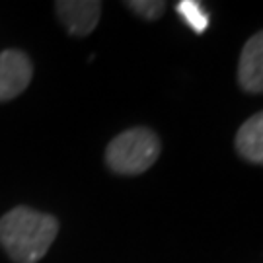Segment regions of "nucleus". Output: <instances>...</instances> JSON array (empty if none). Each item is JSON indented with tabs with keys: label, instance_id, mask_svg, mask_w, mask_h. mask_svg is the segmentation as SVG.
<instances>
[{
	"label": "nucleus",
	"instance_id": "obj_3",
	"mask_svg": "<svg viewBox=\"0 0 263 263\" xmlns=\"http://www.w3.org/2000/svg\"><path fill=\"white\" fill-rule=\"evenodd\" d=\"M33 66L22 51H2L0 53V102H10L20 96L31 82Z\"/></svg>",
	"mask_w": 263,
	"mask_h": 263
},
{
	"label": "nucleus",
	"instance_id": "obj_1",
	"mask_svg": "<svg viewBox=\"0 0 263 263\" xmlns=\"http://www.w3.org/2000/svg\"><path fill=\"white\" fill-rule=\"evenodd\" d=\"M59 232L55 216L16 207L0 218V244L16 263H37Z\"/></svg>",
	"mask_w": 263,
	"mask_h": 263
},
{
	"label": "nucleus",
	"instance_id": "obj_4",
	"mask_svg": "<svg viewBox=\"0 0 263 263\" xmlns=\"http://www.w3.org/2000/svg\"><path fill=\"white\" fill-rule=\"evenodd\" d=\"M55 8L61 22L68 29V33L74 37H84L94 31L100 22L102 2H98V0H59Z\"/></svg>",
	"mask_w": 263,
	"mask_h": 263
},
{
	"label": "nucleus",
	"instance_id": "obj_7",
	"mask_svg": "<svg viewBox=\"0 0 263 263\" xmlns=\"http://www.w3.org/2000/svg\"><path fill=\"white\" fill-rule=\"evenodd\" d=\"M176 10L195 33H203L209 28V14L197 0H181V2H178Z\"/></svg>",
	"mask_w": 263,
	"mask_h": 263
},
{
	"label": "nucleus",
	"instance_id": "obj_2",
	"mask_svg": "<svg viewBox=\"0 0 263 263\" xmlns=\"http://www.w3.org/2000/svg\"><path fill=\"white\" fill-rule=\"evenodd\" d=\"M160 156L158 137L144 127L121 133L107 144L105 162L115 174L137 176L151 168Z\"/></svg>",
	"mask_w": 263,
	"mask_h": 263
},
{
	"label": "nucleus",
	"instance_id": "obj_6",
	"mask_svg": "<svg viewBox=\"0 0 263 263\" xmlns=\"http://www.w3.org/2000/svg\"><path fill=\"white\" fill-rule=\"evenodd\" d=\"M236 151L248 162L263 166V111L252 115L236 133Z\"/></svg>",
	"mask_w": 263,
	"mask_h": 263
},
{
	"label": "nucleus",
	"instance_id": "obj_5",
	"mask_svg": "<svg viewBox=\"0 0 263 263\" xmlns=\"http://www.w3.org/2000/svg\"><path fill=\"white\" fill-rule=\"evenodd\" d=\"M238 82L250 94H263V31L252 35L242 49Z\"/></svg>",
	"mask_w": 263,
	"mask_h": 263
},
{
	"label": "nucleus",
	"instance_id": "obj_8",
	"mask_svg": "<svg viewBox=\"0 0 263 263\" xmlns=\"http://www.w3.org/2000/svg\"><path fill=\"white\" fill-rule=\"evenodd\" d=\"M127 6L141 18L154 22L164 14L166 2H162V0H131V2H127Z\"/></svg>",
	"mask_w": 263,
	"mask_h": 263
}]
</instances>
